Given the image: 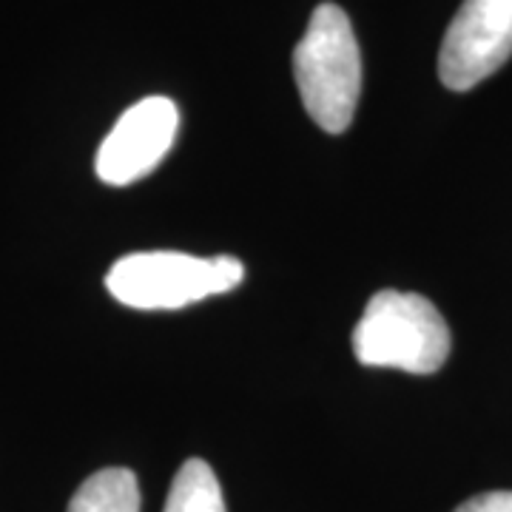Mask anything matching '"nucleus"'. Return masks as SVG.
Listing matches in <instances>:
<instances>
[{
  "mask_svg": "<svg viewBox=\"0 0 512 512\" xmlns=\"http://www.w3.org/2000/svg\"><path fill=\"white\" fill-rule=\"evenodd\" d=\"M180 111L168 97H146L123 111L97 151V177L109 185H131L148 177L174 146Z\"/></svg>",
  "mask_w": 512,
  "mask_h": 512,
  "instance_id": "5",
  "label": "nucleus"
},
{
  "mask_svg": "<svg viewBox=\"0 0 512 512\" xmlns=\"http://www.w3.org/2000/svg\"><path fill=\"white\" fill-rule=\"evenodd\" d=\"M456 512H512V490L481 493L470 501H464Z\"/></svg>",
  "mask_w": 512,
  "mask_h": 512,
  "instance_id": "8",
  "label": "nucleus"
},
{
  "mask_svg": "<svg viewBox=\"0 0 512 512\" xmlns=\"http://www.w3.org/2000/svg\"><path fill=\"white\" fill-rule=\"evenodd\" d=\"M69 512H140V484L126 467L89 476L74 493Z\"/></svg>",
  "mask_w": 512,
  "mask_h": 512,
  "instance_id": "6",
  "label": "nucleus"
},
{
  "mask_svg": "<svg viewBox=\"0 0 512 512\" xmlns=\"http://www.w3.org/2000/svg\"><path fill=\"white\" fill-rule=\"evenodd\" d=\"M510 55L512 0H464L441 40V83L453 92H470Z\"/></svg>",
  "mask_w": 512,
  "mask_h": 512,
  "instance_id": "4",
  "label": "nucleus"
},
{
  "mask_svg": "<svg viewBox=\"0 0 512 512\" xmlns=\"http://www.w3.org/2000/svg\"><path fill=\"white\" fill-rule=\"evenodd\" d=\"M245 279L234 256L200 259L177 251H140L117 259L106 274L109 293L137 311H177L205 296L228 293Z\"/></svg>",
  "mask_w": 512,
  "mask_h": 512,
  "instance_id": "3",
  "label": "nucleus"
},
{
  "mask_svg": "<svg viewBox=\"0 0 512 512\" xmlns=\"http://www.w3.org/2000/svg\"><path fill=\"white\" fill-rule=\"evenodd\" d=\"M163 512H228L220 481L202 458H188L177 470Z\"/></svg>",
  "mask_w": 512,
  "mask_h": 512,
  "instance_id": "7",
  "label": "nucleus"
},
{
  "mask_svg": "<svg viewBox=\"0 0 512 512\" xmlns=\"http://www.w3.org/2000/svg\"><path fill=\"white\" fill-rule=\"evenodd\" d=\"M450 328L439 308L419 293L379 291L353 330V353L367 367L436 373L450 356Z\"/></svg>",
  "mask_w": 512,
  "mask_h": 512,
  "instance_id": "2",
  "label": "nucleus"
},
{
  "mask_svg": "<svg viewBox=\"0 0 512 512\" xmlns=\"http://www.w3.org/2000/svg\"><path fill=\"white\" fill-rule=\"evenodd\" d=\"M293 77L305 111L328 134L353 123L362 94V52L350 18L336 3H322L293 49Z\"/></svg>",
  "mask_w": 512,
  "mask_h": 512,
  "instance_id": "1",
  "label": "nucleus"
}]
</instances>
